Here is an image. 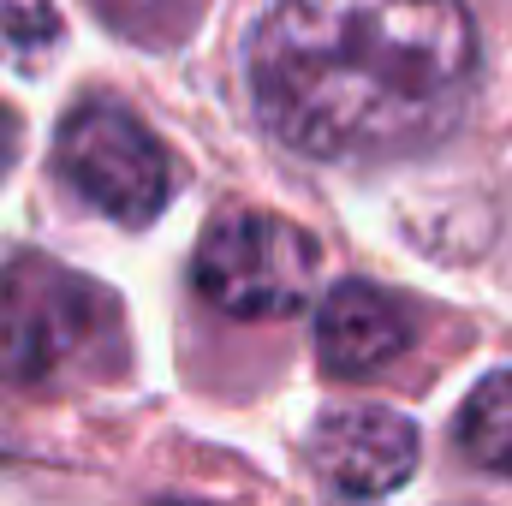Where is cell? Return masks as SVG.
<instances>
[{
  "label": "cell",
  "instance_id": "1",
  "mask_svg": "<svg viewBox=\"0 0 512 506\" xmlns=\"http://www.w3.org/2000/svg\"><path fill=\"white\" fill-rule=\"evenodd\" d=\"M262 126L316 161H393L471 108L465 0H274L245 48Z\"/></svg>",
  "mask_w": 512,
  "mask_h": 506
},
{
  "label": "cell",
  "instance_id": "2",
  "mask_svg": "<svg viewBox=\"0 0 512 506\" xmlns=\"http://www.w3.org/2000/svg\"><path fill=\"white\" fill-rule=\"evenodd\" d=\"M120 358V304L48 262V256H12L0 268V370L24 387H48L78 370H102Z\"/></svg>",
  "mask_w": 512,
  "mask_h": 506
},
{
  "label": "cell",
  "instance_id": "3",
  "mask_svg": "<svg viewBox=\"0 0 512 506\" xmlns=\"http://www.w3.org/2000/svg\"><path fill=\"white\" fill-rule=\"evenodd\" d=\"M197 292L239 322H274L298 316L310 286H316V245L280 215L262 209H233L215 215L209 233L197 239Z\"/></svg>",
  "mask_w": 512,
  "mask_h": 506
},
{
  "label": "cell",
  "instance_id": "4",
  "mask_svg": "<svg viewBox=\"0 0 512 506\" xmlns=\"http://www.w3.org/2000/svg\"><path fill=\"white\" fill-rule=\"evenodd\" d=\"M54 161L66 185L120 227H143L173 203V161L161 137L108 96H90L60 120Z\"/></svg>",
  "mask_w": 512,
  "mask_h": 506
},
{
  "label": "cell",
  "instance_id": "5",
  "mask_svg": "<svg viewBox=\"0 0 512 506\" xmlns=\"http://www.w3.org/2000/svg\"><path fill=\"white\" fill-rule=\"evenodd\" d=\"M310 459L340 495L376 501L417 471V429L387 405H340L310 429Z\"/></svg>",
  "mask_w": 512,
  "mask_h": 506
},
{
  "label": "cell",
  "instance_id": "6",
  "mask_svg": "<svg viewBox=\"0 0 512 506\" xmlns=\"http://www.w3.org/2000/svg\"><path fill=\"white\" fill-rule=\"evenodd\" d=\"M411 346V316L399 298H387L364 280H346L322 298L316 310V352L334 376L358 381V376H376L387 370L399 352Z\"/></svg>",
  "mask_w": 512,
  "mask_h": 506
},
{
  "label": "cell",
  "instance_id": "7",
  "mask_svg": "<svg viewBox=\"0 0 512 506\" xmlns=\"http://www.w3.org/2000/svg\"><path fill=\"white\" fill-rule=\"evenodd\" d=\"M453 441H459V453L471 465H483L495 477H512V370L471 387V399L453 417Z\"/></svg>",
  "mask_w": 512,
  "mask_h": 506
},
{
  "label": "cell",
  "instance_id": "8",
  "mask_svg": "<svg viewBox=\"0 0 512 506\" xmlns=\"http://www.w3.org/2000/svg\"><path fill=\"white\" fill-rule=\"evenodd\" d=\"M54 48H60L54 0H0V60L6 66H42Z\"/></svg>",
  "mask_w": 512,
  "mask_h": 506
},
{
  "label": "cell",
  "instance_id": "9",
  "mask_svg": "<svg viewBox=\"0 0 512 506\" xmlns=\"http://www.w3.org/2000/svg\"><path fill=\"white\" fill-rule=\"evenodd\" d=\"M18 161V120H12V108H0V173Z\"/></svg>",
  "mask_w": 512,
  "mask_h": 506
},
{
  "label": "cell",
  "instance_id": "10",
  "mask_svg": "<svg viewBox=\"0 0 512 506\" xmlns=\"http://www.w3.org/2000/svg\"><path fill=\"white\" fill-rule=\"evenodd\" d=\"M155 506H203V501H155Z\"/></svg>",
  "mask_w": 512,
  "mask_h": 506
}]
</instances>
